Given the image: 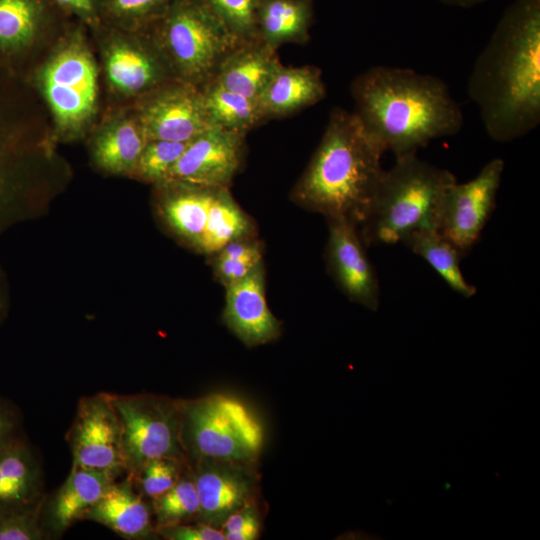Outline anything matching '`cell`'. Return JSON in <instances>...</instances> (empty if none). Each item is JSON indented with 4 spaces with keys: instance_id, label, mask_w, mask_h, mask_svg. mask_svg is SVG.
<instances>
[{
    "instance_id": "cell-7",
    "label": "cell",
    "mask_w": 540,
    "mask_h": 540,
    "mask_svg": "<svg viewBox=\"0 0 540 540\" xmlns=\"http://www.w3.org/2000/svg\"><path fill=\"white\" fill-rule=\"evenodd\" d=\"M111 399L121 423L124 468L129 477L152 459L182 457L179 406L151 395L111 394Z\"/></svg>"
},
{
    "instance_id": "cell-9",
    "label": "cell",
    "mask_w": 540,
    "mask_h": 540,
    "mask_svg": "<svg viewBox=\"0 0 540 540\" xmlns=\"http://www.w3.org/2000/svg\"><path fill=\"white\" fill-rule=\"evenodd\" d=\"M68 442L74 466L117 476L125 472L121 423L111 394L101 392L80 399Z\"/></svg>"
},
{
    "instance_id": "cell-35",
    "label": "cell",
    "mask_w": 540,
    "mask_h": 540,
    "mask_svg": "<svg viewBox=\"0 0 540 540\" xmlns=\"http://www.w3.org/2000/svg\"><path fill=\"white\" fill-rule=\"evenodd\" d=\"M259 527L254 508L244 505L225 519L223 533L227 540H253L259 535Z\"/></svg>"
},
{
    "instance_id": "cell-11",
    "label": "cell",
    "mask_w": 540,
    "mask_h": 540,
    "mask_svg": "<svg viewBox=\"0 0 540 540\" xmlns=\"http://www.w3.org/2000/svg\"><path fill=\"white\" fill-rule=\"evenodd\" d=\"M42 84L61 125H77L92 113L97 96V75L89 53L81 46L72 45L58 53L46 66Z\"/></svg>"
},
{
    "instance_id": "cell-14",
    "label": "cell",
    "mask_w": 540,
    "mask_h": 540,
    "mask_svg": "<svg viewBox=\"0 0 540 540\" xmlns=\"http://www.w3.org/2000/svg\"><path fill=\"white\" fill-rule=\"evenodd\" d=\"M264 263L246 277L225 288L222 319L246 346L271 342L281 334V324L266 300Z\"/></svg>"
},
{
    "instance_id": "cell-25",
    "label": "cell",
    "mask_w": 540,
    "mask_h": 540,
    "mask_svg": "<svg viewBox=\"0 0 540 540\" xmlns=\"http://www.w3.org/2000/svg\"><path fill=\"white\" fill-rule=\"evenodd\" d=\"M147 143L140 121L126 120L110 128L97 141L95 159L111 172L135 170Z\"/></svg>"
},
{
    "instance_id": "cell-8",
    "label": "cell",
    "mask_w": 540,
    "mask_h": 540,
    "mask_svg": "<svg viewBox=\"0 0 540 540\" xmlns=\"http://www.w3.org/2000/svg\"><path fill=\"white\" fill-rule=\"evenodd\" d=\"M504 161L495 158L465 183L455 181L442 195L435 228L463 256L479 241L496 206Z\"/></svg>"
},
{
    "instance_id": "cell-37",
    "label": "cell",
    "mask_w": 540,
    "mask_h": 540,
    "mask_svg": "<svg viewBox=\"0 0 540 540\" xmlns=\"http://www.w3.org/2000/svg\"><path fill=\"white\" fill-rule=\"evenodd\" d=\"M19 415L16 410L0 398V449L19 436Z\"/></svg>"
},
{
    "instance_id": "cell-17",
    "label": "cell",
    "mask_w": 540,
    "mask_h": 540,
    "mask_svg": "<svg viewBox=\"0 0 540 540\" xmlns=\"http://www.w3.org/2000/svg\"><path fill=\"white\" fill-rule=\"evenodd\" d=\"M43 502L40 462L18 437L0 449V515L29 510Z\"/></svg>"
},
{
    "instance_id": "cell-20",
    "label": "cell",
    "mask_w": 540,
    "mask_h": 540,
    "mask_svg": "<svg viewBox=\"0 0 540 540\" xmlns=\"http://www.w3.org/2000/svg\"><path fill=\"white\" fill-rule=\"evenodd\" d=\"M85 519L100 523L125 539L148 538L153 531L150 508L129 477L113 481Z\"/></svg>"
},
{
    "instance_id": "cell-31",
    "label": "cell",
    "mask_w": 540,
    "mask_h": 540,
    "mask_svg": "<svg viewBox=\"0 0 540 540\" xmlns=\"http://www.w3.org/2000/svg\"><path fill=\"white\" fill-rule=\"evenodd\" d=\"M188 143L167 140L147 141L135 171L148 181L156 183L165 181Z\"/></svg>"
},
{
    "instance_id": "cell-21",
    "label": "cell",
    "mask_w": 540,
    "mask_h": 540,
    "mask_svg": "<svg viewBox=\"0 0 540 540\" xmlns=\"http://www.w3.org/2000/svg\"><path fill=\"white\" fill-rule=\"evenodd\" d=\"M164 54L132 46H114L107 57L106 70L110 82L120 91L138 94L156 90L166 81L171 68Z\"/></svg>"
},
{
    "instance_id": "cell-6",
    "label": "cell",
    "mask_w": 540,
    "mask_h": 540,
    "mask_svg": "<svg viewBox=\"0 0 540 540\" xmlns=\"http://www.w3.org/2000/svg\"><path fill=\"white\" fill-rule=\"evenodd\" d=\"M179 410L192 448L200 456L243 461L261 448L262 429L238 400L215 394L179 406Z\"/></svg>"
},
{
    "instance_id": "cell-23",
    "label": "cell",
    "mask_w": 540,
    "mask_h": 540,
    "mask_svg": "<svg viewBox=\"0 0 540 540\" xmlns=\"http://www.w3.org/2000/svg\"><path fill=\"white\" fill-rule=\"evenodd\" d=\"M313 0H262L258 14L260 40L277 50L287 43L309 40Z\"/></svg>"
},
{
    "instance_id": "cell-2",
    "label": "cell",
    "mask_w": 540,
    "mask_h": 540,
    "mask_svg": "<svg viewBox=\"0 0 540 540\" xmlns=\"http://www.w3.org/2000/svg\"><path fill=\"white\" fill-rule=\"evenodd\" d=\"M350 90L353 114L383 154L417 153L464 124L446 83L409 68L371 67L355 77Z\"/></svg>"
},
{
    "instance_id": "cell-30",
    "label": "cell",
    "mask_w": 540,
    "mask_h": 540,
    "mask_svg": "<svg viewBox=\"0 0 540 540\" xmlns=\"http://www.w3.org/2000/svg\"><path fill=\"white\" fill-rule=\"evenodd\" d=\"M239 42L258 40V14L262 0H203Z\"/></svg>"
},
{
    "instance_id": "cell-36",
    "label": "cell",
    "mask_w": 540,
    "mask_h": 540,
    "mask_svg": "<svg viewBox=\"0 0 540 540\" xmlns=\"http://www.w3.org/2000/svg\"><path fill=\"white\" fill-rule=\"evenodd\" d=\"M161 535L170 540H224L223 531L207 523L194 525L177 524L159 528Z\"/></svg>"
},
{
    "instance_id": "cell-28",
    "label": "cell",
    "mask_w": 540,
    "mask_h": 540,
    "mask_svg": "<svg viewBox=\"0 0 540 540\" xmlns=\"http://www.w3.org/2000/svg\"><path fill=\"white\" fill-rule=\"evenodd\" d=\"M263 249L258 236L227 243L208 256L215 280L224 288L240 281L263 262Z\"/></svg>"
},
{
    "instance_id": "cell-10",
    "label": "cell",
    "mask_w": 540,
    "mask_h": 540,
    "mask_svg": "<svg viewBox=\"0 0 540 540\" xmlns=\"http://www.w3.org/2000/svg\"><path fill=\"white\" fill-rule=\"evenodd\" d=\"M246 134L213 125L191 140L165 181L230 188L245 156Z\"/></svg>"
},
{
    "instance_id": "cell-39",
    "label": "cell",
    "mask_w": 540,
    "mask_h": 540,
    "mask_svg": "<svg viewBox=\"0 0 540 540\" xmlns=\"http://www.w3.org/2000/svg\"><path fill=\"white\" fill-rule=\"evenodd\" d=\"M441 1L447 4L466 7V6H471L477 3H481L486 0H441Z\"/></svg>"
},
{
    "instance_id": "cell-13",
    "label": "cell",
    "mask_w": 540,
    "mask_h": 540,
    "mask_svg": "<svg viewBox=\"0 0 540 540\" xmlns=\"http://www.w3.org/2000/svg\"><path fill=\"white\" fill-rule=\"evenodd\" d=\"M139 121L147 141L188 143L214 124L201 89L178 80L156 89L144 105Z\"/></svg>"
},
{
    "instance_id": "cell-34",
    "label": "cell",
    "mask_w": 540,
    "mask_h": 540,
    "mask_svg": "<svg viewBox=\"0 0 540 540\" xmlns=\"http://www.w3.org/2000/svg\"><path fill=\"white\" fill-rule=\"evenodd\" d=\"M42 507L0 515V540L44 539L47 535L41 523Z\"/></svg>"
},
{
    "instance_id": "cell-12",
    "label": "cell",
    "mask_w": 540,
    "mask_h": 540,
    "mask_svg": "<svg viewBox=\"0 0 540 540\" xmlns=\"http://www.w3.org/2000/svg\"><path fill=\"white\" fill-rule=\"evenodd\" d=\"M327 224L325 260L329 274L350 301L369 310H377L380 303L379 280L358 226L344 219L327 220Z\"/></svg>"
},
{
    "instance_id": "cell-27",
    "label": "cell",
    "mask_w": 540,
    "mask_h": 540,
    "mask_svg": "<svg viewBox=\"0 0 540 540\" xmlns=\"http://www.w3.org/2000/svg\"><path fill=\"white\" fill-rule=\"evenodd\" d=\"M50 0H0V46L28 43L46 18Z\"/></svg>"
},
{
    "instance_id": "cell-15",
    "label": "cell",
    "mask_w": 540,
    "mask_h": 540,
    "mask_svg": "<svg viewBox=\"0 0 540 540\" xmlns=\"http://www.w3.org/2000/svg\"><path fill=\"white\" fill-rule=\"evenodd\" d=\"M162 188L158 210L168 229L200 253L213 207L222 187H207L178 181L158 183Z\"/></svg>"
},
{
    "instance_id": "cell-32",
    "label": "cell",
    "mask_w": 540,
    "mask_h": 540,
    "mask_svg": "<svg viewBox=\"0 0 540 540\" xmlns=\"http://www.w3.org/2000/svg\"><path fill=\"white\" fill-rule=\"evenodd\" d=\"M179 460L171 457L152 459L130 478L138 481L141 495L156 498L173 487L181 478Z\"/></svg>"
},
{
    "instance_id": "cell-5",
    "label": "cell",
    "mask_w": 540,
    "mask_h": 540,
    "mask_svg": "<svg viewBox=\"0 0 540 540\" xmlns=\"http://www.w3.org/2000/svg\"><path fill=\"white\" fill-rule=\"evenodd\" d=\"M155 37L175 77L202 89L241 42L203 0H174L155 22Z\"/></svg>"
},
{
    "instance_id": "cell-16",
    "label": "cell",
    "mask_w": 540,
    "mask_h": 540,
    "mask_svg": "<svg viewBox=\"0 0 540 540\" xmlns=\"http://www.w3.org/2000/svg\"><path fill=\"white\" fill-rule=\"evenodd\" d=\"M117 475L72 465L69 476L42 507L41 523L53 535L60 536L73 523L85 519ZM47 535V533H46Z\"/></svg>"
},
{
    "instance_id": "cell-18",
    "label": "cell",
    "mask_w": 540,
    "mask_h": 540,
    "mask_svg": "<svg viewBox=\"0 0 540 540\" xmlns=\"http://www.w3.org/2000/svg\"><path fill=\"white\" fill-rule=\"evenodd\" d=\"M325 96L326 88L318 67L281 64L262 92L258 105L267 121L297 113Z\"/></svg>"
},
{
    "instance_id": "cell-24",
    "label": "cell",
    "mask_w": 540,
    "mask_h": 540,
    "mask_svg": "<svg viewBox=\"0 0 540 540\" xmlns=\"http://www.w3.org/2000/svg\"><path fill=\"white\" fill-rule=\"evenodd\" d=\"M421 257L457 294L471 298L476 287L470 284L460 267L461 252L435 228H423L409 234L402 242Z\"/></svg>"
},
{
    "instance_id": "cell-19",
    "label": "cell",
    "mask_w": 540,
    "mask_h": 540,
    "mask_svg": "<svg viewBox=\"0 0 540 540\" xmlns=\"http://www.w3.org/2000/svg\"><path fill=\"white\" fill-rule=\"evenodd\" d=\"M280 65L277 50L262 40L242 42L224 60L212 82L258 103Z\"/></svg>"
},
{
    "instance_id": "cell-3",
    "label": "cell",
    "mask_w": 540,
    "mask_h": 540,
    "mask_svg": "<svg viewBox=\"0 0 540 540\" xmlns=\"http://www.w3.org/2000/svg\"><path fill=\"white\" fill-rule=\"evenodd\" d=\"M382 155L353 112L335 107L290 198L326 220L359 226L384 170Z\"/></svg>"
},
{
    "instance_id": "cell-26",
    "label": "cell",
    "mask_w": 540,
    "mask_h": 540,
    "mask_svg": "<svg viewBox=\"0 0 540 540\" xmlns=\"http://www.w3.org/2000/svg\"><path fill=\"white\" fill-rule=\"evenodd\" d=\"M208 115L214 125L247 134L265 122L258 103L211 82L201 89Z\"/></svg>"
},
{
    "instance_id": "cell-22",
    "label": "cell",
    "mask_w": 540,
    "mask_h": 540,
    "mask_svg": "<svg viewBox=\"0 0 540 540\" xmlns=\"http://www.w3.org/2000/svg\"><path fill=\"white\" fill-rule=\"evenodd\" d=\"M194 482L199 498L198 514L210 525L243 507L250 491L248 479L227 467L202 469Z\"/></svg>"
},
{
    "instance_id": "cell-33",
    "label": "cell",
    "mask_w": 540,
    "mask_h": 540,
    "mask_svg": "<svg viewBox=\"0 0 540 540\" xmlns=\"http://www.w3.org/2000/svg\"><path fill=\"white\" fill-rule=\"evenodd\" d=\"M174 0H100V8L121 22L154 23Z\"/></svg>"
},
{
    "instance_id": "cell-38",
    "label": "cell",
    "mask_w": 540,
    "mask_h": 540,
    "mask_svg": "<svg viewBox=\"0 0 540 540\" xmlns=\"http://www.w3.org/2000/svg\"><path fill=\"white\" fill-rule=\"evenodd\" d=\"M57 8L72 12L94 22L99 13L100 0H50Z\"/></svg>"
},
{
    "instance_id": "cell-29",
    "label": "cell",
    "mask_w": 540,
    "mask_h": 540,
    "mask_svg": "<svg viewBox=\"0 0 540 540\" xmlns=\"http://www.w3.org/2000/svg\"><path fill=\"white\" fill-rule=\"evenodd\" d=\"M152 500L159 528L181 524L199 513V498L191 478H180L173 487Z\"/></svg>"
},
{
    "instance_id": "cell-1",
    "label": "cell",
    "mask_w": 540,
    "mask_h": 540,
    "mask_svg": "<svg viewBox=\"0 0 540 540\" xmlns=\"http://www.w3.org/2000/svg\"><path fill=\"white\" fill-rule=\"evenodd\" d=\"M468 95L487 134L516 140L540 123V0H515L469 77Z\"/></svg>"
},
{
    "instance_id": "cell-4",
    "label": "cell",
    "mask_w": 540,
    "mask_h": 540,
    "mask_svg": "<svg viewBox=\"0 0 540 540\" xmlns=\"http://www.w3.org/2000/svg\"><path fill=\"white\" fill-rule=\"evenodd\" d=\"M455 181L450 171L417 153L395 157L394 165L383 170L358 226L366 247L401 243L414 231L435 228L442 195Z\"/></svg>"
}]
</instances>
